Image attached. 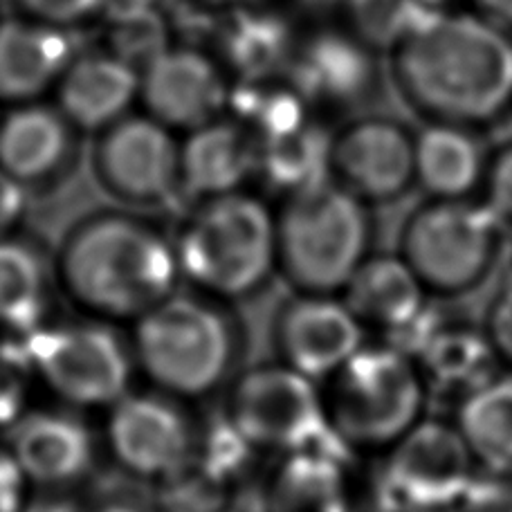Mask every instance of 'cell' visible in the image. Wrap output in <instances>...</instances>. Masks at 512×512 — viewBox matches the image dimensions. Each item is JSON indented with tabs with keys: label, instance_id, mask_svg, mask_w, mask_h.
<instances>
[{
	"label": "cell",
	"instance_id": "obj_39",
	"mask_svg": "<svg viewBox=\"0 0 512 512\" xmlns=\"http://www.w3.org/2000/svg\"><path fill=\"white\" fill-rule=\"evenodd\" d=\"M21 5L36 21L59 27L97 14L104 0H21Z\"/></svg>",
	"mask_w": 512,
	"mask_h": 512
},
{
	"label": "cell",
	"instance_id": "obj_36",
	"mask_svg": "<svg viewBox=\"0 0 512 512\" xmlns=\"http://www.w3.org/2000/svg\"><path fill=\"white\" fill-rule=\"evenodd\" d=\"M481 191L490 212L512 230V140L499 144L488 158Z\"/></svg>",
	"mask_w": 512,
	"mask_h": 512
},
{
	"label": "cell",
	"instance_id": "obj_18",
	"mask_svg": "<svg viewBox=\"0 0 512 512\" xmlns=\"http://www.w3.org/2000/svg\"><path fill=\"white\" fill-rule=\"evenodd\" d=\"M353 456L333 434L315 445L274 456L256 488L259 512L351 510Z\"/></svg>",
	"mask_w": 512,
	"mask_h": 512
},
{
	"label": "cell",
	"instance_id": "obj_7",
	"mask_svg": "<svg viewBox=\"0 0 512 512\" xmlns=\"http://www.w3.org/2000/svg\"><path fill=\"white\" fill-rule=\"evenodd\" d=\"M508 232L483 200L425 198L402 221L396 252L429 299L459 301L495 277Z\"/></svg>",
	"mask_w": 512,
	"mask_h": 512
},
{
	"label": "cell",
	"instance_id": "obj_38",
	"mask_svg": "<svg viewBox=\"0 0 512 512\" xmlns=\"http://www.w3.org/2000/svg\"><path fill=\"white\" fill-rule=\"evenodd\" d=\"M79 512H158L149 490L117 477L111 486H93L81 497Z\"/></svg>",
	"mask_w": 512,
	"mask_h": 512
},
{
	"label": "cell",
	"instance_id": "obj_4",
	"mask_svg": "<svg viewBox=\"0 0 512 512\" xmlns=\"http://www.w3.org/2000/svg\"><path fill=\"white\" fill-rule=\"evenodd\" d=\"M182 286L239 306L277 277V214L252 191L200 200L171 230Z\"/></svg>",
	"mask_w": 512,
	"mask_h": 512
},
{
	"label": "cell",
	"instance_id": "obj_47",
	"mask_svg": "<svg viewBox=\"0 0 512 512\" xmlns=\"http://www.w3.org/2000/svg\"><path fill=\"white\" fill-rule=\"evenodd\" d=\"M0 3H5V5H9V3H12V5H21V0H0Z\"/></svg>",
	"mask_w": 512,
	"mask_h": 512
},
{
	"label": "cell",
	"instance_id": "obj_15",
	"mask_svg": "<svg viewBox=\"0 0 512 512\" xmlns=\"http://www.w3.org/2000/svg\"><path fill=\"white\" fill-rule=\"evenodd\" d=\"M367 344V331L342 297L292 292L270 319L274 360L317 384Z\"/></svg>",
	"mask_w": 512,
	"mask_h": 512
},
{
	"label": "cell",
	"instance_id": "obj_13",
	"mask_svg": "<svg viewBox=\"0 0 512 512\" xmlns=\"http://www.w3.org/2000/svg\"><path fill=\"white\" fill-rule=\"evenodd\" d=\"M3 438L32 490L86 495L106 468L95 420L59 402H36Z\"/></svg>",
	"mask_w": 512,
	"mask_h": 512
},
{
	"label": "cell",
	"instance_id": "obj_11",
	"mask_svg": "<svg viewBox=\"0 0 512 512\" xmlns=\"http://www.w3.org/2000/svg\"><path fill=\"white\" fill-rule=\"evenodd\" d=\"M218 409L270 459L333 434L319 384L277 360L243 367L218 398Z\"/></svg>",
	"mask_w": 512,
	"mask_h": 512
},
{
	"label": "cell",
	"instance_id": "obj_28",
	"mask_svg": "<svg viewBox=\"0 0 512 512\" xmlns=\"http://www.w3.org/2000/svg\"><path fill=\"white\" fill-rule=\"evenodd\" d=\"M194 465L209 474L216 483L241 501L248 492H256L268 468L270 456L256 447L236 429L221 409L200 416Z\"/></svg>",
	"mask_w": 512,
	"mask_h": 512
},
{
	"label": "cell",
	"instance_id": "obj_32",
	"mask_svg": "<svg viewBox=\"0 0 512 512\" xmlns=\"http://www.w3.org/2000/svg\"><path fill=\"white\" fill-rule=\"evenodd\" d=\"M39 396V378L25 340L0 333V436L39 402Z\"/></svg>",
	"mask_w": 512,
	"mask_h": 512
},
{
	"label": "cell",
	"instance_id": "obj_5",
	"mask_svg": "<svg viewBox=\"0 0 512 512\" xmlns=\"http://www.w3.org/2000/svg\"><path fill=\"white\" fill-rule=\"evenodd\" d=\"M367 203L324 180L281 198L277 214V274L292 292L342 295L373 254L376 218Z\"/></svg>",
	"mask_w": 512,
	"mask_h": 512
},
{
	"label": "cell",
	"instance_id": "obj_45",
	"mask_svg": "<svg viewBox=\"0 0 512 512\" xmlns=\"http://www.w3.org/2000/svg\"><path fill=\"white\" fill-rule=\"evenodd\" d=\"M304 3L310 7H331L335 3H342V0H304Z\"/></svg>",
	"mask_w": 512,
	"mask_h": 512
},
{
	"label": "cell",
	"instance_id": "obj_29",
	"mask_svg": "<svg viewBox=\"0 0 512 512\" xmlns=\"http://www.w3.org/2000/svg\"><path fill=\"white\" fill-rule=\"evenodd\" d=\"M454 425L477 461H512V371L499 369L470 391L454 407Z\"/></svg>",
	"mask_w": 512,
	"mask_h": 512
},
{
	"label": "cell",
	"instance_id": "obj_14",
	"mask_svg": "<svg viewBox=\"0 0 512 512\" xmlns=\"http://www.w3.org/2000/svg\"><path fill=\"white\" fill-rule=\"evenodd\" d=\"M331 180L369 207H387L416 189V135L391 115L367 113L331 137Z\"/></svg>",
	"mask_w": 512,
	"mask_h": 512
},
{
	"label": "cell",
	"instance_id": "obj_16",
	"mask_svg": "<svg viewBox=\"0 0 512 512\" xmlns=\"http://www.w3.org/2000/svg\"><path fill=\"white\" fill-rule=\"evenodd\" d=\"M387 342L416 362L429 400H447L454 407L499 371L481 324L441 308L427 306L414 324Z\"/></svg>",
	"mask_w": 512,
	"mask_h": 512
},
{
	"label": "cell",
	"instance_id": "obj_6",
	"mask_svg": "<svg viewBox=\"0 0 512 512\" xmlns=\"http://www.w3.org/2000/svg\"><path fill=\"white\" fill-rule=\"evenodd\" d=\"M328 427L351 454H382L425 418L423 373L391 342L364 344L322 384Z\"/></svg>",
	"mask_w": 512,
	"mask_h": 512
},
{
	"label": "cell",
	"instance_id": "obj_46",
	"mask_svg": "<svg viewBox=\"0 0 512 512\" xmlns=\"http://www.w3.org/2000/svg\"><path fill=\"white\" fill-rule=\"evenodd\" d=\"M420 3H425V5H429V7H434V5H441V3H447V0H420Z\"/></svg>",
	"mask_w": 512,
	"mask_h": 512
},
{
	"label": "cell",
	"instance_id": "obj_12",
	"mask_svg": "<svg viewBox=\"0 0 512 512\" xmlns=\"http://www.w3.org/2000/svg\"><path fill=\"white\" fill-rule=\"evenodd\" d=\"M88 167L117 207L153 214L180 203V142L151 115H126L99 131Z\"/></svg>",
	"mask_w": 512,
	"mask_h": 512
},
{
	"label": "cell",
	"instance_id": "obj_33",
	"mask_svg": "<svg viewBox=\"0 0 512 512\" xmlns=\"http://www.w3.org/2000/svg\"><path fill=\"white\" fill-rule=\"evenodd\" d=\"M111 41L115 57L135 72H144L169 50L164 18L146 3L128 5L115 14Z\"/></svg>",
	"mask_w": 512,
	"mask_h": 512
},
{
	"label": "cell",
	"instance_id": "obj_19",
	"mask_svg": "<svg viewBox=\"0 0 512 512\" xmlns=\"http://www.w3.org/2000/svg\"><path fill=\"white\" fill-rule=\"evenodd\" d=\"M292 88L306 102H324L337 108H369L382 102L384 75L360 39L344 34H319L292 54L288 66Z\"/></svg>",
	"mask_w": 512,
	"mask_h": 512
},
{
	"label": "cell",
	"instance_id": "obj_8",
	"mask_svg": "<svg viewBox=\"0 0 512 512\" xmlns=\"http://www.w3.org/2000/svg\"><path fill=\"white\" fill-rule=\"evenodd\" d=\"M25 344L41 393L88 416L104 414L140 384L126 328L104 319L61 313Z\"/></svg>",
	"mask_w": 512,
	"mask_h": 512
},
{
	"label": "cell",
	"instance_id": "obj_43",
	"mask_svg": "<svg viewBox=\"0 0 512 512\" xmlns=\"http://www.w3.org/2000/svg\"><path fill=\"white\" fill-rule=\"evenodd\" d=\"M477 5L495 21L512 25V0H477Z\"/></svg>",
	"mask_w": 512,
	"mask_h": 512
},
{
	"label": "cell",
	"instance_id": "obj_48",
	"mask_svg": "<svg viewBox=\"0 0 512 512\" xmlns=\"http://www.w3.org/2000/svg\"><path fill=\"white\" fill-rule=\"evenodd\" d=\"M346 512H353V510H346Z\"/></svg>",
	"mask_w": 512,
	"mask_h": 512
},
{
	"label": "cell",
	"instance_id": "obj_1",
	"mask_svg": "<svg viewBox=\"0 0 512 512\" xmlns=\"http://www.w3.org/2000/svg\"><path fill=\"white\" fill-rule=\"evenodd\" d=\"M54 265L72 313L122 328L182 288L171 230L117 205L79 216L54 248Z\"/></svg>",
	"mask_w": 512,
	"mask_h": 512
},
{
	"label": "cell",
	"instance_id": "obj_21",
	"mask_svg": "<svg viewBox=\"0 0 512 512\" xmlns=\"http://www.w3.org/2000/svg\"><path fill=\"white\" fill-rule=\"evenodd\" d=\"M54 250L25 230L0 236V333L30 337L61 315Z\"/></svg>",
	"mask_w": 512,
	"mask_h": 512
},
{
	"label": "cell",
	"instance_id": "obj_42",
	"mask_svg": "<svg viewBox=\"0 0 512 512\" xmlns=\"http://www.w3.org/2000/svg\"><path fill=\"white\" fill-rule=\"evenodd\" d=\"M81 497L84 495H66V492H43L32 490L25 504L18 512H79Z\"/></svg>",
	"mask_w": 512,
	"mask_h": 512
},
{
	"label": "cell",
	"instance_id": "obj_40",
	"mask_svg": "<svg viewBox=\"0 0 512 512\" xmlns=\"http://www.w3.org/2000/svg\"><path fill=\"white\" fill-rule=\"evenodd\" d=\"M30 495V483L9 452L5 438L0 436V512H18Z\"/></svg>",
	"mask_w": 512,
	"mask_h": 512
},
{
	"label": "cell",
	"instance_id": "obj_26",
	"mask_svg": "<svg viewBox=\"0 0 512 512\" xmlns=\"http://www.w3.org/2000/svg\"><path fill=\"white\" fill-rule=\"evenodd\" d=\"M486 162L472 128L429 122L416 135V189L425 198H472L483 185Z\"/></svg>",
	"mask_w": 512,
	"mask_h": 512
},
{
	"label": "cell",
	"instance_id": "obj_2",
	"mask_svg": "<svg viewBox=\"0 0 512 512\" xmlns=\"http://www.w3.org/2000/svg\"><path fill=\"white\" fill-rule=\"evenodd\" d=\"M393 84L429 122L490 124L512 104V43L486 21L432 12L393 48Z\"/></svg>",
	"mask_w": 512,
	"mask_h": 512
},
{
	"label": "cell",
	"instance_id": "obj_37",
	"mask_svg": "<svg viewBox=\"0 0 512 512\" xmlns=\"http://www.w3.org/2000/svg\"><path fill=\"white\" fill-rule=\"evenodd\" d=\"M481 328L499 369L512 371V279L488 301Z\"/></svg>",
	"mask_w": 512,
	"mask_h": 512
},
{
	"label": "cell",
	"instance_id": "obj_27",
	"mask_svg": "<svg viewBox=\"0 0 512 512\" xmlns=\"http://www.w3.org/2000/svg\"><path fill=\"white\" fill-rule=\"evenodd\" d=\"M331 133L317 124H301L290 133L259 140L256 180L286 198L331 178Z\"/></svg>",
	"mask_w": 512,
	"mask_h": 512
},
{
	"label": "cell",
	"instance_id": "obj_10",
	"mask_svg": "<svg viewBox=\"0 0 512 512\" xmlns=\"http://www.w3.org/2000/svg\"><path fill=\"white\" fill-rule=\"evenodd\" d=\"M99 420L106 468L151 488L194 461L203 407L137 384Z\"/></svg>",
	"mask_w": 512,
	"mask_h": 512
},
{
	"label": "cell",
	"instance_id": "obj_23",
	"mask_svg": "<svg viewBox=\"0 0 512 512\" xmlns=\"http://www.w3.org/2000/svg\"><path fill=\"white\" fill-rule=\"evenodd\" d=\"M342 301L364 331H380L387 340L405 331L429 306L423 283L398 252H373L342 290Z\"/></svg>",
	"mask_w": 512,
	"mask_h": 512
},
{
	"label": "cell",
	"instance_id": "obj_24",
	"mask_svg": "<svg viewBox=\"0 0 512 512\" xmlns=\"http://www.w3.org/2000/svg\"><path fill=\"white\" fill-rule=\"evenodd\" d=\"M140 95V75L115 54L70 61L59 79V111L79 133L104 131L128 115Z\"/></svg>",
	"mask_w": 512,
	"mask_h": 512
},
{
	"label": "cell",
	"instance_id": "obj_31",
	"mask_svg": "<svg viewBox=\"0 0 512 512\" xmlns=\"http://www.w3.org/2000/svg\"><path fill=\"white\" fill-rule=\"evenodd\" d=\"M355 39L380 50H393L434 12L420 0H344Z\"/></svg>",
	"mask_w": 512,
	"mask_h": 512
},
{
	"label": "cell",
	"instance_id": "obj_3",
	"mask_svg": "<svg viewBox=\"0 0 512 512\" xmlns=\"http://www.w3.org/2000/svg\"><path fill=\"white\" fill-rule=\"evenodd\" d=\"M126 333L140 382L194 407L221 398L250 351L248 326L236 306L185 286Z\"/></svg>",
	"mask_w": 512,
	"mask_h": 512
},
{
	"label": "cell",
	"instance_id": "obj_20",
	"mask_svg": "<svg viewBox=\"0 0 512 512\" xmlns=\"http://www.w3.org/2000/svg\"><path fill=\"white\" fill-rule=\"evenodd\" d=\"M140 95L153 120L171 131H194L221 117L230 102L216 66L194 50H167L140 75Z\"/></svg>",
	"mask_w": 512,
	"mask_h": 512
},
{
	"label": "cell",
	"instance_id": "obj_44",
	"mask_svg": "<svg viewBox=\"0 0 512 512\" xmlns=\"http://www.w3.org/2000/svg\"><path fill=\"white\" fill-rule=\"evenodd\" d=\"M218 512H254V510H250L248 506H243L241 501H234V504H230V506H225L223 510H218Z\"/></svg>",
	"mask_w": 512,
	"mask_h": 512
},
{
	"label": "cell",
	"instance_id": "obj_22",
	"mask_svg": "<svg viewBox=\"0 0 512 512\" xmlns=\"http://www.w3.org/2000/svg\"><path fill=\"white\" fill-rule=\"evenodd\" d=\"M259 142L241 122L212 120L189 131L180 142V203L185 209L200 200L248 189L256 180Z\"/></svg>",
	"mask_w": 512,
	"mask_h": 512
},
{
	"label": "cell",
	"instance_id": "obj_34",
	"mask_svg": "<svg viewBox=\"0 0 512 512\" xmlns=\"http://www.w3.org/2000/svg\"><path fill=\"white\" fill-rule=\"evenodd\" d=\"M146 490L158 512H218L236 501L194 463Z\"/></svg>",
	"mask_w": 512,
	"mask_h": 512
},
{
	"label": "cell",
	"instance_id": "obj_35",
	"mask_svg": "<svg viewBox=\"0 0 512 512\" xmlns=\"http://www.w3.org/2000/svg\"><path fill=\"white\" fill-rule=\"evenodd\" d=\"M461 512H512V461H479Z\"/></svg>",
	"mask_w": 512,
	"mask_h": 512
},
{
	"label": "cell",
	"instance_id": "obj_25",
	"mask_svg": "<svg viewBox=\"0 0 512 512\" xmlns=\"http://www.w3.org/2000/svg\"><path fill=\"white\" fill-rule=\"evenodd\" d=\"M70 41L59 27L0 21V99L27 104L57 84L70 66Z\"/></svg>",
	"mask_w": 512,
	"mask_h": 512
},
{
	"label": "cell",
	"instance_id": "obj_9",
	"mask_svg": "<svg viewBox=\"0 0 512 512\" xmlns=\"http://www.w3.org/2000/svg\"><path fill=\"white\" fill-rule=\"evenodd\" d=\"M477 463L454 420L425 416L380 454L373 512H461Z\"/></svg>",
	"mask_w": 512,
	"mask_h": 512
},
{
	"label": "cell",
	"instance_id": "obj_17",
	"mask_svg": "<svg viewBox=\"0 0 512 512\" xmlns=\"http://www.w3.org/2000/svg\"><path fill=\"white\" fill-rule=\"evenodd\" d=\"M79 131L57 106L18 104L0 120V171L30 198L54 194L84 160Z\"/></svg>",
	"mask_w": 512,
	"mask_h": 512
},
{
	"label": "cell",
	"instance_id": "obj_41",
	"mask_svg": "<svg viewBox=\"0 0 512 512\" xmlns=\"http://www.w3.org/2000/svg\"><path fill=\"white\" fill-rule=\"evenodd\" d=\"M30 194L0 171V236L25 230V218L30 212Z\"/></svg>",
	"mask_w": 512,
	"mask_h": 512
},
{
	"label": "cell",
	"instance_id": "obj_30",
	"mask_svg": "<svg viewBox=\"0 0 512 512\" xmlns=\"http://www.w3.org/2000/svg\"><path fill=\"white\" fill-rule=\"evenodd\" d=\"M223 50L243 81H265L274 72L288 70L292 61V34L279 16L239 14L227 21Z\"/></svg>",
	"mask_w": 512,
	"mask_h": 512
}]
</instances>
